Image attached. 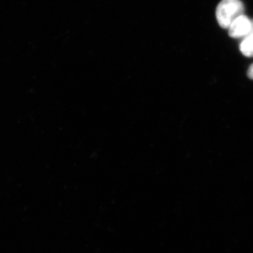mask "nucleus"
Instances as JSON below:
<instances>
[{
    "mask_svg": "<svg viewBox=\"0 0 253 253\" xmlns=\"http://www.w3.org/2000/svg\"><path fill=\"white\" fill-rule=\"evenodd\" d=\"M252 34H253V20L252 21L251 30V31H250L248 35H247V36L246 37L249 36H250V35H252ZM243 39H244V38H243Z\"/></svg>",
    "mask_w": 253,
    "mask_h": 253,
    "instance_id": "nucleus-5",
    "label": "nucleus"
},
{
    "mask_svg": "<svg viewBox=\"0 0 253 253\" xmlns=\"http://www.w3.org/2000/svg\"><path fill=\"white\" fill-rule=\"evenodd\" d=\"M240 51L247 57L253 56V34L247 36L240 46Z\"/></svg>",
    "mask_w": 253,
    "mask_h": 253,
    "instance_id": "nucleus-3",
    "label": "nucleus"
},
{
    "mask_svg": "<svg viewBox=\"0 0 253 253\" xmlns=\"http://www.w3.org/2000/svg\"><path fill=\"white\" fill-rule=\"evenodd\" d=\"M248 75L249 78L253 79V63L250 66L248 69Z\"/></svg>",
    "mask_w": 253,
    "mask_h": 253,
    "instance_id": "nucleus-4",
    "label": "nucleus"
},
{
    "mask_svg": "<svg viewBox=\"0 0 253 253\" xmlns=\"http://www.w3.org/2000/svg\"><path fill=\"white\" fill-rule=\"evenodd\" d=\"M252 21L245 15H240L229 28V36L234 39L245 38L251 30Z\"/></svg>",
    "mask_w": 253,
    "mask_h": 253,
    "instance_id": "nucleus-2",
    "label": "nucleus"
},
{
    "mask_svg": "<svg viewBox=\"0 0 253 253\" xmlns=\"http://www.w3.org/2000/svg\"><path fill=\"white\" fill-rule=\"evenodd\" d=\"M244 5L240 0H222L218 4L216 15L220 26L229 28L233 22L243 15Z\"/></svg>",
    "mask_w": 253,
    "mask_h": 253,
    "instance_id": "nucleus-1",
    "label": "nucleus"
}]
</instances>
